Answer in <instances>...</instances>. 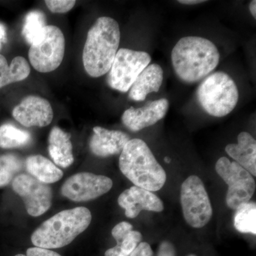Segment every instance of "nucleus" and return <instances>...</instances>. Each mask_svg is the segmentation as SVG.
I'll list each match as a JSON object with an SVG mask.
<instances>
[{"mask_svg": "<svg viewBox=\"0 0 256 256\" xmlns=\"http://www.w3.org/2000/svg\"><path fill=\"white\" fill-rule=\"evenodd\" d=\"M12 116L24 127H46L54 118L53 109L46 99L30 96L13 109Z\"/></svg>", "mask_w": 256, "mask_h": 256, "instance_id": "nucleus-12", "label": "nucleus"}, {"mask_svg": "<svg viewBox=\"0 0 256 256\" xmlns=\"http://www.w3.org/2000/svg\"><path fill=\"white\" fill-rule=\"evenodd\" d=\"M111 233L117 245L106 250L105 256H129L142 242V234L133 230L132 225L129 222L118 224Z\"/></svg>", "mask_w": 256, "mask_h": 256, "instance_id": "nucleus-18", "label": "nucleus"}, {"mask_svg": "<svg viewBox=\"0 0 256 256\" xmlns=\"http://www.w3.org/2000/svg\"><path fill=\"white\" fill-rule=\"evenodd\" d=\"M31 140L30 132L18 129L13 124H6L0 126V148L4 149L20 148L28 144Z\"/></svg>", "mask_w": 256, "mask_h": 256, "instance_id": "nucleus-23", "label": "nucleus"}, {"mask_svg": "<svg viewBox=\"0 0 256 256\" xmlns=\"http://www.w3.org/2000/svg\"><path fill=\"white\" fill-rule=\"evenodd\" d=\"M168 109L169 101L168 99H159L140 108H130L122 114V122L130 130L138 132L164 118Z\"/></svg>", "mask_w": 256, "mask_h": 256, "instance_id": "nucleus-14", "label": "nucleus"}, {"mask_svg": "<svg viewBox=\"0 0 256 256\" xmlns=\"http://www.w3.org/2000/svg\"><path fill=\"white\" fill-rule=\"evenodd\" d=\"M119 168L126 178L138 188L159 191L166 181V172L142 140H130L121 152Z\"/></svg>", "mask_w": 256, "mask_h": 256, "instance_id": "nucleus-3", "label": "nucleus"}, {"mask_svg": "<svg viewBox=\"0 0 256 256\" xmlns=\"http://www.w3.org/2000/svg\"><path fill=\"white\" fill-rule=\"evenodd\" d=\"M12 188L21 196L26 212L32 216H40L50 210L53 194L50 186L28 174H20L14 178Z\"/></svg>", "mask_w": 256, "mask_h": 256, "instance_id": "nucleus-10", "label": "nucleus"}, {"mask_svg": "<svg viewBox=\"0 0 256 256\" xmlns=\"http://www.w3.org/2000/svg\"><path fill=\"white\" fill-rule=\"evenodd\" d=\"M120 42V30L116 20L108 16L96 20L88 32L82 50V63L89 76L98 78L110 70Z\"/></svg>", "mask_w": 256, "mask_h": 256, "instance_id": "nucleus-2", "label": "nucleus"}, {"mask_svg": "<svg viewBox=\"0 0 256 256\" xmlns=\"http://www.w3.org/2000/svg\"><path fill=\"white\" fill-rule=\"evenodd\" d=\"M249 10H250V13L254 18H256V1L250 2V5H249Z\"/></svg>", "mask_w": 256, "mask_h": 256, "instance_id": "nucleus-32", "label": "nucleus"}, {"mask_svg": "<svg viewBox=\"0 0 256 256\" xmlns=\"http://www.w3.org/2000/svg\"><path fill=\"white\" fill-rule=\"evenodd\" d=\"M30 74V65L23 57H15L9 65L4 56L0 54V88L13 82H22Z\"/></svg>", "mask_w": 256, "mask_h": 256, "instance_id": "nucleus-21", "label": "nucleus"}, {"mask_svg": "<svg viewBox=\"0 0 256 256\" xmlns=\"http://www.w3.org/2000/svg\"><path fill=\"white\" fill-rule=\"evenodd\" d=\"M47 25L44 14L38 10L30 12L25 16L22 35L30 46L41 41L44 36Z\"/></svg>", "mask_w": 256, "mask_h": 256, "instance_id": "nucleus-22", "label": "nucleus"}, {"mask_svg": "<svg viewBox=\"0 0 256 256\" xmlns=\"http://www.w3.org/2000/svg\"><path fill=\"white\" fill-rule=\"evenodd\" d=\"M22 168V162L12 154L0 156V188L9 184Z\"/></svg>", "mask_w": 256, "mask_h": 256, "instance_id": "nucleus-25", "label": "nucleus"}, {"mask_svg": "<svg viewBox=\"0 0 256 256\" xmlns=\"http://www.w3.org/2000/svg\"><path fill=\"white\" fill-rule=\"evenodd\" d=\"M48 152L56 164L67 168L73 164L74 156L70 136L58 127H54L48 136Z\"/></svg>", "mask_w": 256, "mask_h": 256, "instance_id": "nucleus-19", "label": "nucleus"}, {"mask_svg": "<svg viewBox=\"0 0 256 256\" xmlns=\"http://www.w3.org/2000/svg\"><path fill=\"white\" fill-rule=\"evenodd\" d=\"M25 166L31 176L47 184L56 182L63 178V172L44 156H28L25 161Z\"/></svg>", "mask_w": 256, "mask_h": 256, "instance_id": "nucleus-20", "label": "nucleus"}, {"mask_svg": "<svg viewBox=\"0 0 256 256\" xmlns=\"http://www.w3.org/2000/svg\"><path fill=\"white\" fill-rule=\"evenodd\" d=\"M15 256H62L58 252H53L50 249L42 248L32 247L26 250V255L18 254Z\"/></svg>", "mask_w": 256, "mask_h": 256, "instance_id": "nucleus-27", "label": "nucleus"}, {"mask_svg": "<svg viewBox=\"0 0 256 256\" xmlns=\"http://www.w3.org/2000/svg\"><path fill=\"white\" fill-rule=\"evenodd\" d=\"M220 54L213 42L200 36H185L172 52V63L176 76L184 82H200L220 63Z\"/></svg>", "mask_w": 256, "mask_h": 256, "instance_id": "nucleus-1", "label": "nucleus"}, {"mask_svg": "<svg viewBox=\"0 0 256 256\" xmlns=\"http://www.w3.org/2000/svg\"><path fill=\"white\" fill-rule=\"evenodd\" d=\"M200 106L214 117L227 116L235 108L238 101V90L233 78L224 73L216 72L200 84L196 92Z\"/></svg>", "mask_w": 256, "mask_h": 256, "instance_id": "nucleus-5", "label": "nucleus"}, {"mask_svg": "<svg viewBox=\"0 0 256 256\" xmlns=\"http://www.w3.org/2000/svg\"><path fill=\"white\" fill-rule=\"evenodd\" d=\"M110 178L90 172H80L67 178L62 194L73 202L90 201L108 193L112 188Z\"/></svg>", "mask_w": 256, "mask_h": 256, "instance_id": "nucleus-11", "label": "nucleus"}, {"mask_svg": "<svg viewBox=\"0 0 256 256\" xmlns=\"http://www.w3.org/2000/svg\"><path fill=\"white\" fill-rule=\"evenodd\" d=\"M163 82V70L159 64L146 66L130 89L129 98L134 101L146 100L148 94L158 92Z\"/></svg>", "mask_w": 256, "mask_h": 256, "instance_id": "nucleus-16", "label": "nucleus"}, {"mask_svg": "<svg viewBox=\"0 0 256 256\" xmlns=\"http://www.w3.org/2000/svg\"><path fill=\"white\" fill-rule=\"evenodd\" d=\"M216 171L228 184L226 196L227 206L236 210L240 205L250 201L256 191V182L246 170L226 156L220 158L216 164Z\"/></svg>", "mask_w": 256, "mask_h": 256, "instance_id": "nucleus-7", "label": "nucleus"}, {"mask_svg": "<svg viewBox=\"0 0 256 256\" xmlns=\"http://www.w3.org/2000/svg\"><path fill=\"white\" fill-rule=\"evenodd\" d=\"M129 256H153L152 249L146 242H141Z\"/></svg>", "mask_w": 256, "mask_h": 256, "instance_id": "nucleus-28", "label": "nucleus"}, {"mask_svg": "<svg viewBox=\"0 0 256 256\" xmlns=\"http://www.w3.org/2000/svg\"><path fill=\"white\" fill-rule=\"evenodd\" d=\"M236 162L256 176V142L250 133L242 132L238 136V144H229L225 149Z\"/></svg>", "mask_w": 256, "mask_h": 256, "instance_id": "nucleus-17", "label": "nucleus"}, {"mask_svg": "<svg viewBox=\"0 0 256 256\" xmlns=\"http://www.w3.org/2000/svg\"><path fill=\"white\" fill-rule=\"evenodd\" d=\"M206 2L204 1V0H180V1H178V2L182 4L194 5Z\"/></svg>", "mask_w": 256, "mask_h": 256, "instance_id": "nucleus-31", "label": "nucleus"}, {"mask_svg": "<svg viewBox=\"0 0 256 256\" xmlns=\"http://www.w3.org/2000/svg\"><path fill=\"white\" fill-rule=\"evenodd\" d=\"M119 206L126 210L128 218H134L142 210L162 212L164 210L162 201L153 192L132 186L121 193L118 200Z\"/></svg>", "mask_w": 256, "mask_h": 256, "instance_id": "nucleus-13", "label": "nucleus"}, {"mask_svg": "<svg viewBox=\"0 0 256 256\" xmlns=\"http://www.w3.org/2000/svg\"><path fill=\"white\" fill-rule=\"evenodd\" d=\"M92 215L86 207L62 210L50 217L32 234L35 247L55 249L68 245L90 225Z\"/></svg>", "mask_w": 256, "mask_h": 256, "instance_id": "nucleus-4", "label": "nucleus"}, {"mask_svg": "<svg viewBox=\"0 0 256 256\" xmlns=\"http://www.w3.org/2000/svg\"><path fill=\"white\" fill-rule=\"evenodd\" d=\"M164 161L166 162V163H170V162H171V159H170V158H168V156H166V158H164Z\"/></svg>", "mask_w": 256, "mask_h": 256, "instance_id": "nucleus-33", "label": "nucleus"}, {"mask_svg": "<svg viewBox=\"0 0 256 256\" xmlns=\"http://www.w3.org/2000/svg\"><path fill=\"white\" fill-rule=\"evenodd\" d=\"M6 28L2 24L0 23V48H1L2 44L6 43Z\"/></svg>", "mask_w": 256, "mask_h": 256, "instance_id": "nucleus-30", "label": "nucleus"}, {"mask_svg": "<svg viewBox=\"0 0 256 256\" xmlns=\"http://www.w3.org/2000/svg\"><path fill=\"white\" fill-rule=\"evenodd\" d=\"M184 218L191 227L201 228L213 215L210 197L201 178L191 175L184 181L180 190Z\"/></svg>", "mask_w": 256, "mask_h": 256, "instance_id": "nucleus-6", "label": "nucleus"}, {"mask_svg": "<svg viewBox=\"0 0 256 256\" xmlns=\"http://www.w3.org/2000/svg\"><path fill=\"white\" fill-rule=\"evenodd\" d=\"M47 8L53 13L68 12L75 6L76 1L74 0H47L45 1Z\"/></svg>", "mask_w": 256, "mask_h": 256, "instance_id": "nucleus-26", "label": "nucleus"}, {"mask_svg": "<svg viewBox=\"0 0 256 256\" xmlns=\"http://www.w3.org/2000/svg\"><path fill=\"white\" fill-rule=\"evenodd\" d=\"M130 140L127 133L122 131L110 130L97 126L94 128L89 146L92 154L107 158L121 153Z\"/></svg>", "mask_w": 256, "mask_h": 256, "instance_id": "nucleus-15", "label": "nucleus"}, {"mask_svg": "<svg viewBox=\"0 0 256 256\" xmlns=\"http://www.w3.org/2000/svg\"><path fill=\"white\" fill-rule=\"evenodd\" d=\"M65 53V38L57 26H46L43 38L30 46L28 58L30 63L38 72H54L62 64Z\"/></svg>", "mask_w": 256, "mask_h": 256, "instance_id": "nucleus-9", "label": "nucleus"}, {"mask_svg": "<svg viewBox=\"0 0 256 256\" xmlns=\"http://www.w3.org/2000/svg\"><path fill=\"white\" fill-rule=\"evenodd\" d=\"M196 256L193 255V254H192V255H190V256Z\"/></svg>", "mask_w": 256, "mask_h": 256, "instance_id": "nucleus-34", "label": "nucleus"}, {"mask_svg": "<svg viewBox=\"0 0 256 256\" xmlns=\"http://www.w3.org/2000/svg\"><path fill=\"white\" fill-rule=\"evenodd\" d=\"M234 226L242 234H256V204L247 202L240 205L234 216Z\"/></svg>", "mask_w": 256, "mask_h": 256, "instance_id": "nucleus-24", "label": "nucleus"}, {"mask_svg": "<svg viewBox=\"0 0 256 256\" xmlns=\"http://www.w3.org/2000/svg\"><path fill=\"white\" fill-rule=\"evenodd\" d=\"M158 256H176V252L173 244L166 240L162 242L158 250Z\"/></svg>", "mask_w": 256, "mask_h": 256, "instance_id": "nucleus-29", "label": "nucleus"}, {"mask_svg": "<svg viewBox=\"0 0 256 256\" xmlns=\"http://www.w3.org/2000/svg\"><path fill=\"white\" fill-rule=\"evenodd\" d=\"M151 56L140 50L120 48L109 70L108 82L112 89L126 92L143 70L150 65Z\"/></svg>", "mask_w": 256, "mask_h": 256, "instance_id": "nucleus-8", "label": "nucleus"}]
</instances>
